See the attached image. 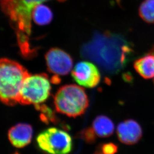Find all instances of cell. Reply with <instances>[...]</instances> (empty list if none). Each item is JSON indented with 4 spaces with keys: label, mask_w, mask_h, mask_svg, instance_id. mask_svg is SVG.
Wrapping results in <instances>:
<instances>
[{
    "label": "cell",
    "mask_w": 154,
    "mask_h": 154,
    "mask_svg": "<svg viewBox=\"0 0 154 154\" xmlns=\"http://www.w3.org/2000/svg\"><path fill=\"white\" fill-rule=\"evenodd\" d=\"M83 58L98 64L104 71L115 74L126 67L134 54L132 45L125 38L111 32L96 33L82 47Z\"/></svg>",
    "instance_id": "1"
},
{
    "label": "cell",
    "mask_w": 154,
    "mask_h": 154,
    "mask_svg": "<svg viewBox=\"0 0 154 154\" xmlns=\"http://www.w3.org/2000/svg\"><path fill=\"white\" fill-rule=\"evenodd\" d=\"M29 74L25 68L16 61L0 59V101L10 106L19 103L21 88Z\"/></svg>",
    "instance_id": "2"
},
{
    "label": "cell",
    "mask_w": 154,
    "mask_h": 154,
    "mask_svg": "<svg viewBox=\"0 0 154 154\" xmlns=\"http://www.w3.org/2000/svg\"><path fill=\"white\" fill-rule=\"evenodd\" d=\"M54 103L59 113L76 118L84 114L89 106V101L83 88L69 84L60 88L54 96Z\"/></svg>",
    "instance_id": "3"
},
{
    "label": "cell",
    "mask_w": 154,
    "mask_h": 154,
    "mask_svg": "<svg viewBox=\"0 0 154 154\" xmlns=\"http://www.w3.org/2000/svg\"><path fill=\"white\" fill-rule=\"evenodd\" d=\"M51 89L50 80L47 75L29 74L21 88L19 103L36 106L41 105L49 98Z\"/></svg>",
    "instance_id": "4"
},
{
    "label": "cell",
    "mask_w": 154,
    "mask_h": 154,
    "mask_svg": "<svg viewBox=\"0 0 154 154\" xmlns=\"http://www.w3.org/2000/svg\"><path fill=\"white\" fill-rule=\"evenodd\" d=\"M38 147L47 154H69L73 149V140L69 134L55 127L49 128L37 137Z\"/></svg>",
    "instance_id": "5"
},
{
    "label": "cell",
    "mask_w": 154,
    "mask_h": 154,
    "mask_svg": "<svg viewBox=\"0 0 154 154\" xmlns=\"http://www.w3.org/2000/svg\"><path fill=\"white\" fill-rule=\"evenodd\" d=\"M45 59L48 70L57 77L67 75L73 68V58L58 48L50 49L45 55Z\"/></svg>",
    "instance_id": "6"
},
{
    "label": "cell",
    "mask_w": 154,
    "mask_h": 154,
    "mask_svg": "<svg viewBox=\"0 0 154 154\" xmlns=\"http://www.w3.org/2000/svg\"><path fill=\"white\" fill-rule=\"evenodd\" d=\"M75 81L80 86L93 88L99 84L101 76L96 66L88 61H82L76 64L72 72Z\"/></svg>",
    "instance_id": "7"
},
{
    "label": "cell",
    "mask_w": 154,
    "mask_h": 154,
    "mask_svg": "<svg viewBox=\"0 0 154 154\" xmlns=\"http://www.w3.org/2000/svg\"><path fill=\"white\" fill-rule=\"evenodd\" d=\"M117 134L121 142L132 145L136 144L141 140L143 135L142 129L137 122L129 119L122 122L118 125Z\"/></svg>",
    "instance_id": "8"
},
{
    "label": "cell",
    "mask_w": 154,
    "mask_h": 154,
    "mask_svg": "<svg viewBox=\"0 0 154 154\" xmlns=\"http://www.w3.org/2000/svg\"><path fill=\"white\" fill-rule=\"evenodd\" d=\"M33 136V129L30 125L20 123L11 128L8 133L9 140L12 145L19 148L28 145Z\"/></svg>",
    "instance_id": "9"
},
{
    "label": "cell",
    "mask_w": 154,
    "mask_h": 154,
    "mask_svg": "<svg viewBox=\"0 0 154 154\" xmlns=\"http://www.w3.org/2000/svg\"><path fill=\"white\" fill-rule=\"evenodd\" d=\"M135 70L145 79L154 78V53H149L138 58L134 64Z\"/></svg>",
    "instance_id": "10"
},
{
    "label": "cell",
    "mask_w": 154,
    "mask_h": 154,
    "mask_svg": "<svg viewBox=\"0 0 154 154\" xmlns=\"http://www.w3.org/2000/svg\"><path fill=\"white\" fill-rule=\"evenodd\" d=\"M97 137L106 138L114 133L115 126L113 121L109 117L98 116L94 119L91 127Z\"/></svg>",
    "instance_id": "11"
},
{
    "label": "cell",
    "mask_w": 154,
    "mask_h": 154,
    "mask_svg": "<svg viewBox=\"0 0 154 154\" xmlns=\"http://www.w3.org/2000/svg\"><path fill=\"white\" fill-rule=\"evenodd\" d=\"M53 18V14L50 8L45 5H38L32 12V19L38 25H46L50 24Z\"/></svg>",
    "instance_id": "12"
},
{
    "label": "cell",
    "mask_w": 154,
    "mask_h": 154,
    "mask_svg": "<svg viewBox=\"0 0 154 154\" xmlns=\"http://www.w3.org/2000/svg\"><path fill=\"white\" fill-rule=\"evenodd\" d=\"M139 14L148 24H154V0H144L140 6Z\"/></svg>",
    "instance_id": "13"
},
{
    "label": "cell",
    "mask_w": 154,
    "mask_h": 154,
    "mask_svg": "<svg viewBox=\"0 0 154 154\" xmlns=\"http://www.w3.org/2000/svg\"><path fill=\"white\" fill-rule=\"evenodd\" d=\"M118 151V146L115 144L109 143L104 144L94 154H115Z\"/></svg>",
    "instance_id": "14"
},
{
    "label": "cell",
    "mask_w": 154,
    "mask_h": 154,
    "mask_svg": "<svg viewBox=\"0 0 154 154\" xmlns=\"http://www.w3.org/2000/svg\"><path fill=\"white\" fill-rule=\"evenodd\" d=\"M82 137L85 140L89 143L94 142L96 141L97 137L91 127L87 128L82 133Z\"/></svg>",
    "instance_id": "15"
},
{
    "label": "cell",
    "mask_w": 154,
    "mask_h": 154,
    "mask_svg": "<svg viewBox=\"0 0 154 154\" xmlns=\"http://www.w3.org/2000/svg\"><path fill=\"white\" fill-rule=\"evenodd\" d=\"M150 52H152V53H154V46H153V47L152 48V49H151V50L150 51Z\"/></svg>",
    "instance_id": "16"
}]
</instances>
